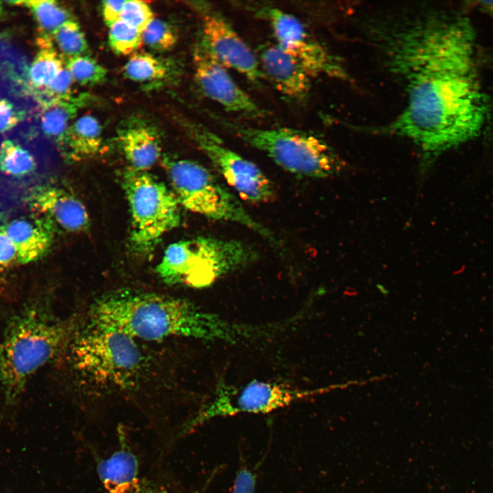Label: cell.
<instances>
[{"instance_id": "cell-1", "label": "cell", "mask_w": 493, "mask_h": 493, "mask_svg": "<svg viewBox=\"0 0 493 493\" xmlns=\"http://www.w3.org/2000/svg\"><path fill=\"white\" fill-rule=\"evenodd\" d=\"M391 53L392 65L407 81L408 99L388 131L416 144L424 164L481 133L490 103L466 17L416 25L396 38Z\"/></svg>"}, {"instance_id": "cell-2", "label": "cell", "mask_w": 493, "mask_h": 493, "mask_svg": "<svg viewBox=\"0 0 493 493\" xmlns=\"http://www.w3.org/2000/svg\"><path fill=\"white\" fill-rule=\"evenodd\" d=\"M90 319L134 339L149 341L184 336L235 343L253 336L254 331L184 299L126 289L99 297L91 307Z\"/></svg>"}, {"instance_id": "cell-3", "label": "cell", "mask_w": 493, "mask_h": 493, "mask_svg": "<svg viewBox=\"0 0 493 493\" xmlns=\"http://www.w3.org/2000/svg\"><path fill=\"white\" fill-rule=\"evenodd\" d=\"M71 321L55 318L43 301L27 302L9 323L0 342V381L8 403L15 402L38 369L73 338Z\"/></svg>"}, {"instance_id": "cell-4", "label": "cell", "mask_w": 493, "mask_h": 493, "mask_svg": "<svg viewBox=\"0 0 493 493\" xmlns=\"http://www.w3.org/2000/svg\"><path fill=\"white\" fill-rule=\"evenodd\" d=\"M257 258V251L244 242L199 236L168 245L156 270L166 283L201 288Z\"/></svg>"}, {"instance_id": "cell-5", "label": "cell", "mask_w": 493, "mask_h": 493, "mask_svg": "<svg viewBox=\"0 0 493 493\" xmlns=\"http://www.w3.org/2000/svg\"><path fill=\"white\" fill-rule=\"evenodd\" d=\"M70 347L73 367L92 383L128 388L142 372L144 358L135 339L115 329L90 322Z\"/></svg>"}, {"instance_id": "cell-6", "label": "cell", "mask_w": 493, "mask_h": 493, "mask_svg": "<svg viewBox=\"0 0 493 493\" xmlns=\"http://www.w3.org/2000/svg\"><path fill=\"white\" fill-rule=\"evenodd\" d=\"M229 131L266 154L283 170L302 177L325 178L341 173L344 162L321 138L288 127L262 129L213 114Z\"/></svg>"}, {"instance_id": "cell-7", "label": "cell", "mask_w": 493, "mask_h": 493, "mask_svg": "<svg viewBox=\"0 0 493 493\" xmlns=\"http://www.w3.org/2000/svg\"><path fill=\"white\" fill-rule=\"evenodd\" d=\"M164 164L180 205L210 219L239 224L276 242L270 231L253 218L207 168L188 160L167 158Z\"/></svg>"}, {"instance_id": "cell-8", "label": "cell", "mask_w": 493, "mask_h": 493, "mask_svg": "<svg viewBox=\"0 0 493 493\" xmlns=\"http://www.w3.org/2000/svg\"><path fill=\"white\" fill-rule=\"evenodd\" d=\"M123 188L131 216V246L138 253H149L180 224V204L173 192L147 171L130 168Z\"/></svg>"}, {"instance_id": "cell-9", "label": "cell", "mask_w": 493, "mask_h": 493, "mask_svg": "<svg viewBox=\"0 0 493 493\" xmlns=\"http://www.w3.org/2000/svg\"><path fill=\"white\" fill-rule=\"evenodd\" d=\"M314 393L290 385L252 381L242 385H220L186 427L189 431L212 419L240 414H267L290 405Z\"/></svg>"}, {"instance_id": "cell-10", "label": "cell", "mask_w": 493, "mask_h": 493, "mask_svg": "<svg viewBox=\"0 0 493 493\" xmlns=\"http://www.w3.org/2000/svg\"><path fill=\"white\" fill-rule=\"evenodd\" d=\"M186 131L227 183L244 199L263 203L274 197V186L254 163L227 147L204 125L186 120Z\"/></svg>"}, {"instance_id": "cell-11", "label": "cell", "mask_w": 493, "mask_h": 493, "mask_svg": "<svg viewBox=\"0 0 493 493\" xmlns=\"http://www.w3.org/2000/svg\"><path fill=\"white\" fill-rule=\"evenodd\" d=\"M266 16L276 45L292 57L312 77L320 75L344 77L341 66L320 44L313 40L300 21L279 9L269 8Z\"/></svg>"}, {"instance_id": "cell-12", "label": "cell", "mask_w": 493, "mask_h": 493, "mask_svg": "<svg viewBox=\"0 0 493 493\" xmlns=\"http://www.w3.org/2000/svg\"><path fill=\"white\" fill-rule=\"evenodd\" d=\"M193 62L196 82L207 98L230 112L251 118L263 116L264 111L235 82L202 38L194 49Z\"/></svg>"}, {"instance_id": "cell-13", "label": "cell", "mask_w": 493, "mask_h": 493, "mask_svg": "<svg viewBox=\"0 0 493 493\" xmlns=\"http://www.w3.org/2000/svg\"><path fill=\"white\" fill-rule=\"evenodd\" d=\"M201 38L214 58L255 84L264 77L259 59L219 13L203 8Z\"/></svg>"}, {"instance_id": "cell-14", "label": "cell", "mask_w": 493, "mask_h": 493, "mask_svg": "<svg viewBox=\"0 0 493 493\" xmlns=\"http://www.w3.org/2000/svg\"><path fill=\"white\" fill-rule=\"evenodd\" d=\"M258 59L264 76L283 95L301 99L309 92L311 76L276 44L264 47Z\"/></svg>"}, {"instance_id": "cell-15", "label": "cell", "mask_w": 493, "mask_h": 493, "mask_svg": "<svg viewBox=\"0 0 493 493\" xmlns=\"http://www.w3.org/2000/svg\"><path fill=\"white\" fill-rule=\"evenodd\" d=\"M15 246L18 262L27 264L41 257L53 241L49 222L25 216L15 218L1 227Z\"/></svg>"}, {"instance_id": "cell-16", "label": "cell", "mask_w": 493, "mask_h": 493, "mask_svg": "<svg viewBox=\"0 0 493 493\" xmlns=\"http://www.w3.org/2000/svg\"><path fill=\"white\" fill-rule=\"evenodd\" d=\"M34 206L47 215L64 229L77 231L85 229L89 217L84 204L76 197L58 188H46L36 192Z\"/></svg>"}, {"instance_id": "cell-17", "label": "cell", "mask_w": 493, "mask_h": 493, "mask_svg": "<svg viewBox=\"0 0 493 493\" xmlns=\"http://www.w3.org/2000/svg\"><path fill=\"white\" fill-rule=\"evenodd\" d=\"M123 153L137 171L151 168L161 155V141L155 127L140 121L124 125L118 132Z\"/></svg>"}, {"instance_id": "cell-18", "label": "cell", "mask_w": 493, "mask_h": 493, "mask_svg": "<svg viewBox=\"0 0 493 493\" xmlns=\"http://www.w3.org/2000/svg\"><path fill=\"white\" fill-rule=\"evenodd\" d=\"M97 470L108 493H142L138 460L126 445L101 459Z\"/></svg>"}, {"instance_id": "cell-19", "label": "cell", "mask_w": 493, "mask_h": 493, "mask_svg": "<svg viewBox=\"0 0 493 493\" xmlns=\"http://www.w3.org/2000/svg\"><path fill=\"white\" fill-rule=\"evenodd\" d=\"M40 173L38 161L27 148L12 139L0 143V179L15 186H27Z\"/></svg>"}, {"instance_id": "cell-20", "label": "cell", "mask_w": 493, "mask_h": 493, "mask_svg": "<svg viewBox=\"0 0 493 493\" xmlns=\"http://www.w3.org/2000/svg\"><path fill=\"white\" fill-rule=\"evenodd\" d=\"M86 97L81 96L66 100H55L40 104L39 121L45 136L63 145L70 121L77 110L85 104Z\"/></svg>"}, {"instance_id": "cell-21", "label": "cell", "mask_w": 493, "mask_h": 493, "mask_svg": "<svg viewBox=\"0 0 493 493\" xmlns=\"http://www.w3.org/2000/svg\"><path fill=\"white\" fill-rule=\"evenodd\" d=\"M64 144L75 158L97 154L102 144V129L98 120L89 114L78 118L69 126Z\"/></svg>"}, {"instance_id": "cell-22", "label": "cell", "mask_w": 493, "mask_h": 493, "mask_svg": "<svg viewBox=\"0 0 493 493\" xmlns=\"http://www.w3.org/2000/svg\"><path fill=\"white\" fill-rule=\"evenodd\" d=\"M178 66L170 60H161L145 53H134L124 66L125 75L129 79L144 84H159L176 77Z\"/></svg>"}, {"instance_id": "cell-23", "label": "cell", "mask_w": 493, "mask_h": 493, "mask_svg": "<svg viewBox=\"0 0 493 493\" xmlns=\"http://www.w3.org/2000/svg\"><path fill=\"white\" fill-rule=\"evenodd\" d=\"M29 10L38 25L40 40H51L53 34L71 19V15L60 3L52 0L10 1Z\"/></svg>"}, {"instance_id": "cell-24", "label": "cell", "mask_w": 493, "mask_h": 493, "mask_svg": "<svg viewBox=\"0 0 493 493\" xmlns=\"http://www.w3.org/2000/svg\"><path fill=\"white\" fill-rule=\"evenodd\" d=\"M38 46L40 50L28 71L29 84L37 92L44 90L63 68L62 56L51 41L38 40Z\"/></svg>"}, {"instance_id": "cell-25", "label": "cell", "mask_w": 493, "mask_h": 493, "mask_svg": "<svg viewBox=\"0 0 493 493\" xmlns=\"http://www.w3.org/2000/svg\"><path fill=\"white\" fill-rule=\"evenodd\" d=\"M62 58L68 60L87 55L88 45L86 36L79 24L70 20L61 25L52 35Z\"/></svg>"}, {"instance_id": "cell-26", "label": "cell", "mask_w": 493, "mask_h": 493, "mask_svg": "<svg viewBox=\"0 0 493 493\" xmlns=\"http://www.w3.org/2000/svg\"><path fill=\"white\" fill-rule=\"evenodd\" d=\"M109 27V44L115 53L129 55L141 46L142 33L123 21L119 19Z\"/></svg>"}, {"instance_id": "cell-27", "label": "cell", "mask_w": 493, "mask_h": 493, "mask_svg": "<svg viewBox=\"0 0 493 493\" xmlns=\"http://www.w3.org/2000/svg\"><path fill=\"white\" fill-rule=\"evenodd\" d=\"M66 68L73 81L83 86H92L102 82L107 75L106 69L88 55L67 60Z\"/></svg>"}, {"instance_id": "cell-28", "label": "cell", "mask_w": 493, "mask_h": 493, "mask_svg": "<svg viewBox=\"0 0 493 493\" xmlns=\"http://www.w3.org/2000/svg\"><path fill=\"white\" fill-rule=\"evenodd\" d=\"M175 29L168 22L153 18L142 32V42L156 51L172 49L177 42Z\"/></svg>"}, {"instance_id": "cell-29", "label": "cell", "mask_w": 493, "mask_h": 493, "mask_svg": "<svg viewBox=\"0 0 493 493\" xmlns=\"http://www.w3.org/2000/svg\"><path fill=\"white\" fill-rule=\"evenodd\" d=\"M120 19L142 33L153 19V12L145 1H125Z\"/></svg>"}, {"instance_id": "cell-30", "label": "cell", "mask_w": 493, "mask_h": 493, "mask_svg": "<svg viewBox=\"0 0 493 493\" xmlns=\"http://www.w3.org/2000/svg\"><path fill=\"white\" fill-rule=\"evenodd\" d=\"M25 117V112L6 99L0 98V132L8 131Z\"/></svg>"}, {"instance_id": "cell-31", "label": "cell", "mask_w": 493, "mask_h": 493, "mask_svg": "<svg viewBox=\"0 0 493 493\" xmlns=\"http://www.w3.org/2000/svg\"><path fill=\"white\" fill-rule=\"evenodd\" d=\"M256 483V474L242 464L236 471L232 493H255Z\"/></svg>"}, {"instance_id": "cell-32", "label": "cell", "mask_w": 493, "mask_h": 493, "mask_svg": "<svg viewBox=\"0 0 493 493\" xmlns=\"http://www.w3.org/2000/svg\"><path fill=\"white\" fill-rule=\"evenodd\" d=\"M18 263L17 253L14 245L8 236L0 231V269Z\"/></svg>"}, {"instance_id": "cell-33", "label": "cell", "mask_w": 493, "mask_h": 493, "mask_svg": "<svg viewBox=\"0 0 493 493\" xmlns=\"http://www.w3.org/2000/svg\"><path fill=\"white\" fill-rule=\"evenodd\" d=\"M125 1H104L102 2V13L105 23L110 26L121 18Z\"/></svg>"}, {"instance_id": "cell-34", "label": "cell", "mask_w": 493, "mask_h": 493, "mask_svg": "<svg viewBox=\"0 0 493 493\" xmlns=\"http://www.w3.org/2000/svg\"><path fill=\"white\" fill-rule=\"evenodd\" d=\"M479 6L488 14L493 16V1H480Z\"/></svg>"}, {"instance_id": "cell-35", "label": "cell", "mask_w": 493, "mask_h": 493, "mask_svg": "<svg viewBox=\"0 0 493 493\" xmlns=\"http://www.w3.org/2000/svg\"><path fill=\"white\" fill-rule=\"evenodd\" d=\"M2 13H3V7L0 2V18H1V16H2Z\"/></svg>"}, {"instance_id": "cell-36", "label": "cell", "mask_w": 493, "mask_h": 493, "mask_svg": "<svg viewBox=\"0 0 493 493\" xmlns=\"http://www.w3.org/2000/svg\"><path fill=\"white\" fill-rule=\"evenodd\" d=\"M0 231H1V230H0Z\"/></svg>"}]
</instances>
